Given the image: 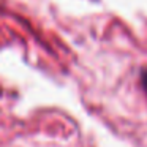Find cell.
<instances>
[{
	"label": "cell",
	"instance_id": "cell-1",
	"mask_svg": "<svg viewBox=\"0 0 147 147\" xmlns=\"http://www.w3.org/2000/svg\"><path fill=\"white\" fill-rule=\"evenodd\" d=\"M141 82H142L144 90L147 92V70H144V71H142V74H141Z\"/></svg>",
	"mask_w": 147,
	"mask_h": 147
}]
</instances>
